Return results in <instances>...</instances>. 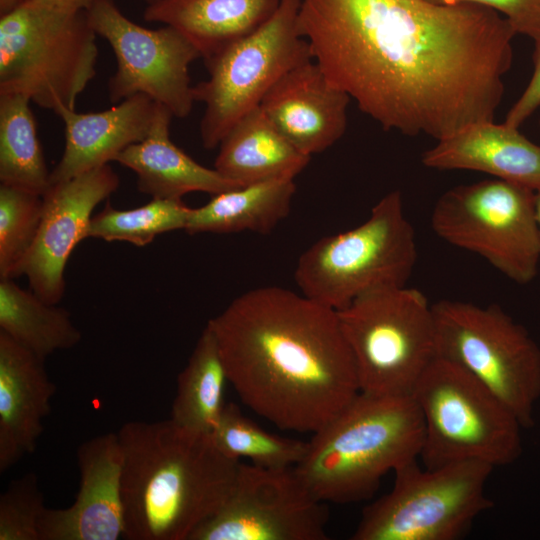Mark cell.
<instances>
[{"instance_id":"6da1fadb","label":"cell","mask_w":540,"mask_h":540,"mask_svg":"<svg viewBox=\"0 0 540 540\" xmlns=\"http://www.w3.org/2000/svg\"><path fill=\"white\" fill-rule=\"evenodd\" d=\"M297 23L330 83L385 130L439 141L494 120L516 32L493 9L301 0Z\"/></svg>"},{"instance_id":"7a4b0ae2","label":"cell","mask_w":540,"mask_h":540,"mask_svg":"<svg viewBox=\"0 0 540 540\" xmlns=\"http://www.w3.org/2000/svg\"><path fill=\"white\" fill-rule=\"evenodd\" d=\"M207 325L241 401L281 429L313 434L360 393L337 311L303 294L258 287Z\"/></svg>"},{"instance_id":"3957f363","label":"cell","mask_w":540,"mask_h":540,"mask_svg":"<svg viewBox=\"0 0 540 540\" xmlns=\"http://www.w3.org/2000/svg\"><path fill=\"white\" fill-rule=\"evenodd\" d=\"M123 453L124 535L189 540L228 497L241 461L210 434L164 421H131L117 432Z\"/></svg>"},{"instance_id":"277c9868","label":"cell","mask_w":540,"mask_h":540,"mask_svg":"<svg viewBox=\"0 0 540 540\" xmlns=\"http://www.w3.org/2000/svg\"><path fill=\"white\" fill-rule=\"evenodd\" d=\"M423 436V418L412 396L360 392L313 433L295 470L325 503L363 501L386 473L419 457Z\"/></svg>"},{"instance_id":"5b68a950","label":"cell","mask_w":540,"mask_h":540,"mask_svg":"<svg viewBox=\"0 0 540 540\" xmlns=\"http://www.w3.org/2000/svg\"><path fill=\"white\" fill-rule=\"evenodd\" d=\"M96 36L86 11L19 3L0 18V93L75 109L96 74Z\"/></svg>"},{"instance_id":"8992f818","label":"cell","mask_w":540,"mask_h":540,"mask_svg":"<svg viewBox=\"0 0 540 540\" xmlns=\"http://www.w3.org/2000/svg\"><path fill=\"white\" fill-rule=\"evenodd\" d=\"M411 396L424 423L419 454L424 468L463 461L495 468L520 458L523 427L518 418L458 364L437 355Z\"/></svg>"},{"instance_id":"52a82bcc","label":"cell","mask_w":540,"mask_h":540,"mask_svg":"<svg viewBox=\"0 0 540 540\" xmlns=\"http://www.w3.org/2000/svg\"><path fill=\"white\" fill-rule=\"evenodd\" d=\"M416 261L415 231L401 192L394 190L362 224L325 236L305 250L294 279L303 295L339 311L369 291L405 286Z\"/></svg>"},{"instance_id":"ba28073f","label":"cell","mask_w":540,"mask_h":540,"mask_svg":"<svg viewBox=\"0 0 540 540\" xmlns=\"http://www.w3.org/2000/svg\"><path fill=\"white\" fill-rule=\"evenodd\" d=\"M360 392L411 396L437 356L432 304L418 289L369 291L337 311Z\"/></svg>"},{"instance_id":"9c48e42d","label":"cell","mask_w":540,"mask_h":540,"mask_svg":"<svg viewBox=\"0 0 540 540\" xmlns=\"http://www.w3.org/2000/svg\"><path fill=\"white\" fill-rule=\"evenodd\" d=\"M432 310L437 355L478 379L523 429L532 427L540 399V347L527 329L497 305L447 299Z\"/></svg>"},{"instance_id":"30bf717a","label":"cell","mask_w":540,"mask_h":540,"mask_svg":"<svg viewBox=\"0 0 540 540\" xmlns=\"http://www.w3.org/2000/svg\"><path fill=\"white\" fill-rule=\"evenodd\" d=\"M494 467L479 461L394 470L391 491L367 505L352 540H456L494 503L485 485Z\"/></svg>"},{"instance_id":"8fae6325","label":"cell","mask_w":540,"mask_h":540,"mask_svg":"<svg viewBox=\"0 0 540 540\" xmlns=\"http://www.w3.org/2000/svg\"><path fill=\"white\" fill-rule=\"evenodd\" d=\"M301 0H281L272 17L252 33L204 59L208 78L193 86L205 106L200 136L205 149L219 146L245 114L260 106L267 92L288 71L313 59L298 31Z\"/></svg>"},{"instance_id":"7c38bea8","label":"cell","mask_w":540,"mask_h":540,"mask_svg":"<svg viewBox=\"0 0 540 540\" xmlns=\"http://www.w3.org/2000/svg\"><path fill=\"white\" fill-rule=\"evenodd\" d=\"M433 231L446 242L476 253L517 284L538 273L540 236L535 190L502 179L454 187L431 214Z\"/></svg>"},{"instance_id":"4fadbf2b","label":"cell","mask_w":540,"mask_h":540,"mask_svg":"<svg viewBox=\"0 0 540 540\" xmlns=\"http://www.w3.org/2000/svg\"><path fill=\"white\" fill-rule=\"evenodd\" d=\"M86 12L96 34L115 55L116 71L108 82L110 101L144 94L174 117H187L195 102L189 68L201 58L196 46L172 26L138 25L113 0H95Z\"/></svg>"},{"instance_id":"5bb4252c","label":"cell","mask_w":540,"mask_h":540,"mask_svg":"<svg viewBox=\"0 0 540 540\" xmlns=\"http://www.w3.org/2000/svg\"><path fill=\"white\" fill-rule=\"evenodd\" d=\"M328 508L295 467L271 469L240 462L220 508L189 540H326Z\"/></svg>"},{"instance_id":"9a60e30c","label":"cell","mask_w":540,"mask_h":540,"mask_svg":"<svg viewBox=\"0 0 540 540\" xmlns=\"http://www.w3.org/2000/svg\"><path fill=\"white\" fill-rule=\"evenodd\" d=\"M118 186L119 177L107 164L51 183L42 195V218L22 275L27 276L31 290L47 303L61 301L68 259L74 248L87 238L95 207Z\"/></svg>"},{"instance_id":"2e32d148","label":"cell","mask_w":540,"mask_h":540,"mask_svg":"<svg viewBox=\"0 0 540 540\" xmlns=\"http://www.w3.org/2000/svg\"><path fill=\"white\" fill-rule=\"evenodd\" d=\"M80 473L75 501L67 508H47L41 540H118L124 535L123 453L118 433H106L77 449Z\"/></svg>"},{"instance_id":"e0dca14e","label":"cell","mask_w":540,"mask_h":540,"mask_svg":"<svg viewBox=\"0 0 540 540\" xmlns=\"http://www.w3.org/2000/svg\"><path fill=\"white\" fill-rule=\"evenodd\" d=\"M350 100L311 59L283 75L264 96L260 107L298 150L312 156L343 136Z\"/></svg>"},{"instance_id":"ac0fdd59","label":"cell","mask_w":540,"mask_h":540,"mask_svg":"<svg viewBox=\"0 0 540 540\" xmlns=\"http://www.w3.org/2000/svg\"><path fill=\"white\" fill-rule=\"evenodd\" d=\"M56 392L44 360L0 331V472L32 454Z\"/></svg>"},{"instance_id":"d6986e66","label":"cell","mask_w":540,"mask_h":540,"mask_svg":"<svg viewBox=\"0 0 540 540\" xmlns=\"http://www.w3.org/2000/svg\"><path fill=\"white\" fill-rule=\"evenodd\" d=\"M156 107L148 96L136 94L100 112L59 110L56 115L65 126V148L50 182L65 181L115 161L125 148L148 135Z\"/></svg>"},{"instance_id":"ffe728a7","label":"cell","mask_w":540,"mask_h":540,"mask_svg":"<svg viewBox=\"0 0 540 540\" xmlns=\"http://www.w3.org/2000/svg\"><path fill=\"white\" fill-rule=\"evenodd\" d=\"M425 166L440 170H473L540 189V145L519 128L483 121L443 138L422 155Z\"/></svg>"},{"instance_id":"44dd1931","label":"cell","mask_w":540,"mask_h":540,"mask_svg":"<svg viewBox=\"0 0 540 540\" xmlns=\"http://www.w3.org/2000/svg\"><path fill=\"white\" fill-rule=\"evenodd\" d=\"M173 114L157 103L148 135L125 148L115 162L137 175L142 193L157 199H177L190 192L212 195L240 187L227 180L215 168H207L176 146L170 139Z\"/></svg>"},{"instance_id":"7402d4cb","label":"cell","mask_w":540,"mask_h":540,"mask_svg":"<svg viewBox=\"0 0 540 540\" xmlns=\"http://www.w3.org/2000/svg\"><path fill=\"white\" fill-rule=\"evenodd\" d=\"M218 147L215 170L239 186L294 179L311 159L275 127L260 106L240 118Z\"/></svg>"},{"instance_id":"603a6c76","label":"cell","mask_w":540,"mask_h":540,"mask_svg":"<svg viewBox=\"0 0 540 540\" xmlns=\"http://www.w3.org/2000/svg\"><path fill=\"white\" fill-rule=\"evenodd\" d=\"M281 0H157L147 4L144 19L176 28L208 58L244 37L277 10Z\"/></svg>"},{"instance_id":"cb8c5ba5","label":"cell","mask_w":540,"mask_h":540,"mask_svg":"<svg viewBox=\"0 0 540 540\" xmlns=\"http://www.w3.org/2000/svg\"><path fill=\"white\" fill-rule=\"evenodd\" d=\"M296 192L294 179H274L236 187L213 195L191 208L185 231L270 233L290 212Z\"/></svg>"},{"instance_id":"d4e9b609","label":"cell","mask_w":540,"mask_h":540,"mask_svg":"<svg viewBox=\"0 0 540 540\" xmlns=\"http://www.w3.org/2000/svg\"><path fill=\"white\" fill-rule=\"evenodd\" d=\"M41 299L14 279L0 280V331L39 358L76 346L82 338L70 313Z\"/></svg>"},{"instance_id":"484cf974","label":"cell","mask_w":540,"mask_h":540,"mask_svg":"<svg viewBox=\"0 0 540 540\" xmlns=\"http://www.w3.org/2000/svg\"><path fill=\"white\" fill-rule=\"evenodd\" d=\"M226 382L228 378L216 338L206 324L177 377L170 420L186 430L211 434L226 404Z\"/></svg>"},{"instance_id":"4316f807","label":"cell","mask_w":540,"mask_h":540,"mask_svg":"<svg viewBox=\"0 0 540 540\" xmlns=\"http://www.w3.org/2000/svg\"><path fill=\"white\" fill-rule=\"evenodd\" d=\"M30 98L0 93V181L43 195L50 186Z\"/></svg>"},{"instance_id":"83f0119b","label":"cell","mask_w":540,"mask_h":540,"mask_svg":"<svg viewBox=\"0 0 540 540\" xmlns=\"http://www.w3.org/2000/svg\"><path fill=\"white\" fill-rule=\"evenodd\" d=\"M210 435L226 456L264 468L295 467L307 449V442L267 432L232 402L225 404Z\"/></svg>"},{"instance_id":"f1b7e54d","label":"cell","mask_w":540,"mask_h":540,"mask_svg":"<svg viewBox=\"0 0 540 540\" xmlns=\"http://www.w3.org/2000/svg\"><path fill=\"white\" fill-rule=\"evenodd\" d=\"M190 210L182 199L152 198L142 206L126 210L116 209L108 202L92 217L87 238L125 241L143 247L160 234L185 230Z\"/></svg>"},{"instance_id":"f546056e","label":"cell","mask_w":540,"mask_h":540,"mask_svg":"<svg viewBox=\"0 0 540 540\" xmlns=\"http://www.w3.org/2000/svg\"><path fill=\"white\" fill-rule=\"evenodd\" d=\"M43 213L42 195L1 184L0 278L22 275L24 262L35 242Z\"/></svg>"},{"instance_id":"4dcf8cb0","label":"cell","mask_w":540,"mask_h":540,"mask_svg":"<svg viewBox=\"0 0 540 540\" xmlns=\"http://www.w3.org/2000/svg\"><path fill=\"white\" fill-rule=\"evenodd\" d=\"M46 510L35 473L12 480L0 495V540H41Z\"/></svg>"},{"instance_id":"1f68e13d","label":"cell","mask_w":540,"mask_h":540,"mask_svg":"<svg viewBox=\"0 0 540 540\" xmlns=\"http://www.w3.org/2000/svg\"><path fill=\"white\" fill-rule=\"evenodd\" d=\"M437 5L472 3L495 10L510 23L514 31L530 37H540V0H428Z\"/></svg>"},{"instance_id":"d6a6232c","label":"cell","mask_w":540,"mask_h":540,"mask_svg":"<svg viewBox=\"0 0 540 540\" xmlns=\"http://www.w3.org/2000/svg\"><path fill=\"white\" fill-rule=\"evenodd\" d=\"M533 73L521 96L507 113L504 123L519 128L540 107V37L534 41Z\"/></svg>"},{"instance_id":"836d02e7","label":"cell","mask_w":540,"mask_h":540,"mask_svg":"<svg viewBox=\"0 0 540 540\" xmlns=\"http://www.w3.org/2000/svg\"><path fill=\"white\" fill-rule=\"evenodd\" d=\"M95 0H18L19 3L35 4L66 11H87Z\"/></svg>"},{"instance_id":"e575fe53","label":"cell","mask_w":540,"mask_h":540,"mask_svg":"<svg viewBox=\"0 0 540 540\" xmlns=\"http://www.w3.org/2000/svg\"><path fill=\"white\" fill-rule=\"evenodd\" d=\"M18 5V0H0L1 14L7 13Z\"/></svg>"},{"instance_id":"d590c367","label":"cell","mask_w":540,"mask_h":540,"mask_svg":"<svg viewBox=\"0 0 540 540\" xmlns=\"http://www.w3.org/2000/svg\"><path fill=\"white\" fill-rule=\"evenodd\" d=\"M535 207H536V217H537L539 236H540V189L535 191Z\"/></svg>"},{"instance_id":"8d00e7d4","label":"cell","mask_w":540,"mask_h":540,"mask_svg":"<svg viewBox=\"0 0 540 540\" xmlns=\"http://www.w3.org/2000/svg\"><path fill=\"white\" fill-rule=\"evenodd\" d=\"M144 1H145L147 4H151V3H153V2H155V1H157V0H144Z\"/></svg>"},{"instance_id":"74e56055","label":"cell","mask_w":540,"mask_h":540,"mask_svg":"<svg viewBox=\"0 0 540 540\" xmlns=\"http://www.w3.org/2000/svg\"><path fill=\"white\" fill-rule=\"evenodd\" d=\"M540 124V123H539Z\"/></svg>"}]
</instances>
